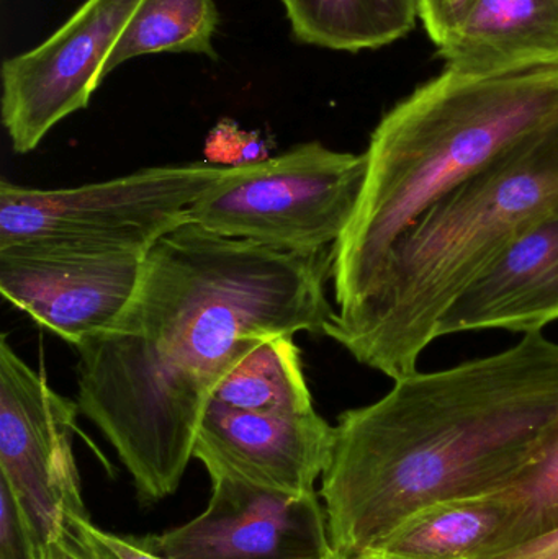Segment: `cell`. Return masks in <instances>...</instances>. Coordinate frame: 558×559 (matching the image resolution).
I'll return each mask as SVG.
<instances>
[{"label": "cell", "mask_w": 558, "mask_h": 559, "mask_svg": "<svg viewBox=\"0 0 558 559\" xmlns=\"http://www.w3.org/2000/svg\"><path fill=\"white\" fill-rule=\"evenodd\" d=\"M508 502L500 491L446 499L413 512L376 548L377 559H488L500 551Z\"/></svg>", "instance_id": "obj_14"}, {"label": "cell", "mask_w": 558, "mask_h": 559, "mask_svg": "<svg viewBox=\"0 0 558 559\" xmlns=\"http://www.w3.org/2000/svg\"><path fill=\"white\" fill-rule=\"evenodd\" d=\"M558 321V213L511 242L455 301L438 338L459 332L507 329L543 332Z\"/></svg>", "instance_id": "obj_12"}, {"label": "cell", "mask_w": 558, "mask_h": 559, "mask_svg": "<svg viewBox=\"0 0 558 559\" xmlns=\"http://www.w3.org/2000/svg\"><path fill=\"white\" fill-rule=\"evenodd\" d=\"M558 439V342L413 371L376 403L344 411L321 476L334 555L376 548L446 499L500 491Z\"/></svg>", "instance_id": "obj_2"}, {"label": "cell", "mask_w": 558, "mask_h": 559, "mask_svg": "<svg viewBox=\"0 0 558 559\" xmlns=\"http://www.w3.org/2000/svg\"><path fill=\"white\" fill-rule=\"evenodd\" d=\"M91 534L110 551L117 559H170L159 554L147 537H133V535H118L102 531L94 524H88Z\"/></svg>", "instance_id": "obj_23"}, {"label": "cell", "mask_w": 558, "mask_h": 559, "mask_svg": "<svg viewBox=\"0 0 558 559\" xmlns=\"http://www.w3.org/2000/svg\"><path fill=\"white\" fill-rule=\"evenodd\" d=\"M439 56L475 75L558 66V0H477Z\"/></svg>", "instance_id": "obj_13"}, {"label": "cell", "mask_w": 558, "mask_h": 559, "mask_svg": "<svg viewBox=\"0 0 558 559\" xmlns=\"http://www.w3.org/2000/svg\"><path fill=\"white\" fill-rule=\"evenodd\" d=\"M558 213V121L527 134L428 210L390 249L360 301L324 329L392 378L418 371L449 306L511 242Z\"/></svg>", "instance_id": "obj_4"}, {"label": "cell", "mask_w": 558, "mask_h": 559, "mask_svg": "<svg viewBox=\"0 0 558 559\" xmlns=\"http://www.w3.org/2000/svg\"><path fill=\"white\" fill-rule=\"evenodd\" d=\"M366 169V154L341 153L320 141L298 144L261 163L228 167L190 216L223 238L314 254L346 231Z\"/></svg>", "instance_id": "obj_5"}, {"label": "cell", "mask_w": 558, "mask_h": 559, "mask_svg": "<svg viewBox=\"0 0 558 559\" xmlns=\"http://www.w3.org/2000/svg\"><path fill=\"white\" fill-rule=\"evenodd\" d=\"M206 163L219 167H242L268 159V144L254 131H242L235 121L222 120L205 141Z\"/></svg>", "instance_id": "obj_19"}, {"label": "cell", "mask_w": 558, "mask_h": 559, "mask_svg": "<svg viewBox=\"0 0 558 559\" xmlns=\"http://www.w3.org/2000/svg\"><path fill=\"white\" fill-rule=\"evenodd\" d=\"M331 248L288 254L195 223L147 252L120 318L75 345L78 403L108 440L143 504L179 489L210 397L271 335L323 334Z\"/></svg>", "instance_id": "obj_1"}, {"label": "cell", "mask_w": 558, "mask_h": 559, "mask_svg": "<svg viewBox=\"0 0 558 559\" xmlns=\"http://www.w3.org/2000/svg\"><path fill=\"white\" fill-rule=\"evenodd\" d=\"M210 400L254 413H310L313 396L294 335H271L248 352L223 378Z\"/></svg>", "instance_id": "obj_16"}, {"label": "cell", "mask_w": 558, "mask_h": 559, "mask_svg": "<svg viewBox=\"0 0 558 559\" xmlns=\"http://www.w3.org/2000/svg\"><path fill=\"white\" fill-rule=\"evenodd\" d=\"M41 547L12 489L0 479V559H38Z\"/></svg>", "instance_id": "obj_20"}, {"label": "cell", "mask_w": 558, "mask_h": 559, "mask_svg": "<svg viewBox=\"0 0 558 559\" xmlns=\"http://www.w3.org/2000/svg\"><path fill=\"white\" fill-rule=\"evenodd\" d=\"M334 445V426L310 413H254L210 400L193 459L210 479L228 478L290 496L314 495Z\"/></svg>", "instance_id": "obj_11"}, {"label": "cell", "mask_w": 558, "mask_h": 559, "mask_svg": "<svg viewBox=\"0 0 558 559\" xmlns=\"http://www.w3.org/2000/svg\"><path fill=\"white\" fill-rule=\"evenodd\" d=\"M143 0H85L48 39L2 64V123L16 154L88 107L104 69Z\"/></svg>", "instance_id": "obj_8"}, {"label": "cell", "mask_w": 558, "mask_h": 559, "mask_svg": "<svg viewBox=\"0 0 558 559\" xmlns=\"http://www.w3.org/2000/svg\"><path fill=\"white\" fill-rule=\"evenodd\" d=\"M150 544L170 559H328L327 512L314 492L290 496L235 479H212L202 514Z\"/></svg>", "instance_id": "obj_10"}, {"label": "cell", "mask_w": 558, "mask_h": 559, "mask_svg": "<svg viewBox=\"0 0 558 559\" xmlns=\"http://www.w3.org/2000/svg\"><path fill=\"white\" fill-rule=\"evenodd\" d=\"M228 167L210 163L147 167L107 182L33 189L0 182V249L85 245L150 251L192 223L190 210Z\"/></svg>", "instance_id": "obj_6"}, {"label": "cell", "mask_w": 558, "mask_h": 559, "mask_svg": "<svg viewBox=\"0 0 558 559\" xmlns=\"http://www.w3.org/2000/svg\"><path fill=\"white\" fill-rule=\"evenodd\" d=\"M558 121V66L475 75L444 69L383 115L366 179L331 248L336 314L363 298L395 242L446 195L527 134Z\"/></svg>", "instance_id": "obj_3"}, {"label": "cell", "mask_w": 558, "mask_h": 559, "mask_svg": "<svg viewBox=\"0 0 558 559\" xmlns=\"http://www.w3.org/2000/svg\"><path fill=\"white\" fill-rule=\"evenodd\" d=\"M328 559H377L376 557H372L370 554H363V555H354V557H340V555H333V557Z\"/></svg>", "instance_id": "obj_25"}, {"label": "cell", "mask_w": 558, "mask_h": 559, "mask_svg": "<svg viewBox=\"0 0 558 559\" xmlns=\"http://www.w3.org/2000/svg\"><path fill=\"white\" fill-rule=\"evenodd\" d=\"M490 559H558V531Z\"/></svg>", "instance_id": "obj_24"}, {"label": "cell", "mask_w": 558, "mask_h": 559, "mask_svg": "<svg viewBox=\"0 0 558 559\" xmlns=\"http://www.w3.org/2000/svg\"><path fill=\"white\" fill-rule=\"evenodd\" d=\"M292 35L334 51L377 49L403 38L419 19L418 0H281Z\"/></svg>", "instance_id": "obj_15"}, {"label": "cell", "mask_w": 558, "mask_h": 559, "mask_svg": "<svg viewBox=\"0 0 558 559\" xmlns=\"http://www.w3.org/2000/svg\"><path fill=\"white\" fill-rule=\"evenodd\" d=\"M218 25L213 0H143L115 45L104 78L138 56L192 52L216 59Z\"/></svg>", "instance_id": "obj_17"}, {"label": "cell", "mask_w": 558, "mask_h": 559, "mask_svg": "<svg viewBox=\"0 0 558 559\" xmlns=\"http://www.w3.org/2000/svg\"><path fill=\"white\" fill-rule=\"evenodd\" d=\"M477 0H418L419 20L436 46H442L467 19Z\"/></svg>", "instance_id": "obj_22"}, {"label": "cell", "mask_w": 558, "mask_h": 559, "mask_svg": "<svg viewBox=\"0 0 558 559\" xmlns=\"http://www.w3.org/2000/svg\"><path fill=\"white\" fill-rule=\"evenodd\" d=\"M150 251L85 245L0 249V292L72 347L110 328L133 298Z\"/></svg>", "instance_id": "obj_9"}, {"label": "cell", "mask_w": 558, "mask_h": 559, "mask_svg": "<svg viewBox=\"0 0 558 559\" xmlns=\"http://www.w3.org/2000/svg\"><path fill=\"white\" fill-rule=\"evenodd\" d=\"M78 403L49 386L0 337V479L45 545L69 519H91L75 463Z\"/></svg>", "instance_id": "obj_7"}, {"label": "cell", "mask_w": 558, "mask_h": 559, "mask_svg": "<svg viewBox=\"0 0 558 559\" xmlns=\"http://www.w3.org/2000/svg\"><path fill=\"white\" fill-rule=\"evenodd\" d=\"M91 519L72 518L46 542L38 559H117L94 535Z\"/></svg>", "instance_id": "obj_21"}, {"label": "cell", "mask_w": 558, "mask_h": 559, "mask_svg": "<svg viewBox=\"0 0 558 559\" xmlns=\"http://www.w3.org/2000/svg\"><path fill=\"white\" fill-rule=\"evenodd\" d=\"M500 492L508 502V522L495 557L557 532L558 439Z\"/></svg>", "instance_id": "obj_18"}]
</instances>
